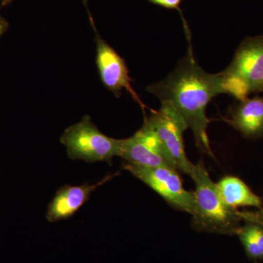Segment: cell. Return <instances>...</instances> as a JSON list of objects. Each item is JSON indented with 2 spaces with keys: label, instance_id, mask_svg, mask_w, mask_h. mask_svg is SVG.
<instances>
[{
  "label": "cell",
  "instance_id": "cell-8",
  "mask_svg": "<svg viewBox=\"0 0 263 263\" xmlns=\"http://www.w3.org/2000/svg\"><path fill=\"white\" fill-rule=\"evenodd\" d=\"M120 157L126 163L146 167L177 169L157 135L146 124L133 136L123 139Z\"/></svg>",
  "mask_w": 263,
  "mask_h": 263
},
{
  "label": "cell",
  "instance_id": "cell-16",
  "mask_svg": "<svg viewBox=\"0 0 263 263\" xmlns=\"http://www.w3.org/2000/svg\"><path fill=\"white\" fill-rule=\"evenodd\" d=\"M12 1L13 0H1L2 5L5 6V5H9L12 3Z\"/></svg>",
  "mask_w": 263,
  "mask_h": 263
},
{
  "label": "cell",
  "instance_id": "cell-12",
  "mask_svg": "<svg viewBox=\"0 0 263 263\" xmlns=\"http://www.w3.org/2000/svg\"><path fill=\"white\" fill-rule=\"evenodd\" d=\"M245 224L240 227L236 235L247 257L252 260H263V226L252 221H243Z\"/></svg>",
  "mask_w": 263,
  "mask_h": 263
},
{
  "label": "cell",
  "instance_id": "cell-9",
  "mask_svg": "<svg viewBox=\"0 0 263 263\" xmlns=\"http://www.w3.org/2000/svg\"><path fill=\"white\" fill-rule=\"evenodd\" d=\"M113 176L108 175L94 185L85 183L81 186H62L48 205L46 219L49 222H56L72 217L89 200L91 194Z\"/></svg>",
  "mask_w": 263,
  "mask_h": 263
},
{
  "label": "cell",
  "instance_id": "cell-6",
  "mask_svg": "<svg viewBox=\"0 0 263 263\" xmlns=\"http://www.w3.org/2000/svg\"><path fill=\"white\" fill-rule=\"evenodd\" d=\"M124 169L160 195L171 206L192 215L195 194L183 186L176 170L168 167H146L125 163Z\"/></svg>",
  "mask_w": 263,
  "mask_h": 263
},
{
  "label": "cell",
  "instance_id": "cell-14",
  "mask_svg": "<svg viewBox=\"0 0 263 263\" xmlns=\"http://www.w3.org/2000/svg\"><path fill=\"white\" fill-rule=\"evenodd\" d=\"M238 214L243 221H252L259 223L263 226V207L253 212H240Z\"/></svg>",
  "mask_w": 263,
  "mask_h": 263
},
{
  "label": "cell",
  "instance_id": "cell-15",
  "mask_svg": "<svg viewBox=\"0 0 263 263\" xmlns=\"http://www.w3.org/2000/svg\"><path fill=\"white\" fill-rule=\"evenodd\" d=\"M8 26H9V24L7 22L6 19H5L0 15V37L6 32L7 29L8 28Z\"/></svg>",
  "mask_w": 263,
  "mask_h": 263
},
{
  "label": "cell",
  "instance_id": "cell-13",
  "mask_svg": "<svg viewBox=\"0 0 263 263\" xmlns=\"http://www.w3.org/2000/svg\"><path fill=\"white\" fill-rule=\"evenodd\" d=\"M148 1L152 4L159 5V6L162 7V8H167V9L177 10L180 14L181 15V17H182L184 28L188 27L186 21L183 18L182 12L180 9V5H181L182 0H148Z\"/></svg>",
  "mask_w": 263,
  "mask_h": 263
},
{
  "label": "cell",
  "instance_id": "cell-5",
  "mask_svg": "<svg viewBox=\"0 0 263 263\" xmlns=\"http://www.w3.org/2000/svg\"><path fill=\"white\" fill-rule=\"evenodd\" d=\"M144 124L158 137L177 171L191 177L195 164L185 152L183 133L188 127L180 114L170 105L162 104L160 110H152L150 117L145 119Z\"/></svg>",
  "mask_w": 263,
  "mask_h": 263
},
{
  "label": "cell",
  "instance_id": "cell-10",
  "mask_svg": "<svg viewBox=\"0 0 263 263\" xmlns=\"http://www.w3.org/2000/svg\"><path fill=\"white\" fill-rule=\"evenodd\" d=\"M228 122L246 138H257L263 135V97L240 101L232 111Z\"/></svg>",
  "mask_w": 263,
  "mask_h": 263
},
{
  "label": "cell",
  "instance_id": "cell-4",
  "mask_svg": "<svg viewBox=\"0 0 263 263\" xmlns=\"http://www.w3.org/2000/svg\"><path fill=\"white\" fill-rule=\"evenodd\" d=\"M60 141L72 160L110 164L114 157H120L123 144V140L114 139L100 132L89 116L66 129Z\"/></svg>",
  "mask_w": 263,
  "mask_h": 263
},
{
  "label": "cell",
  "instance_id": "cell-1",
  "mask_svg": "<svg viewBox=\"0 0 263 263\" xmlns=\"http://www.w3.org/2000/svg\"><path fill=\"white\" fill-rule=\"evenodd\" d=\"M186 34L190 42L187 54L172 73L163 81L147 86L146 90L160 99L161 103L176 110L193 132L197 148L214 157L208 136L210 121L206 108L213 98L224 94L221 77L219 73L205 72L197 63L190 43V31Z\"/></svg>",
  "mask_w": 263,
  "mask_h": 263
},
{
  "label": "cell",
  "instance_id": "cell-7",
  "mask_svg": "<svg viewBox=\"0 0 263 263\" xmlns=\"http://www.w3.org/2000/svg\"><path fill=\"white\" fill-rule=\"evenodd\" d=\"M94 29L96 32V64L102 83L118 98L120 97L123 90L125 89L144 111L147 106L132 87L133 81L129 77V70L124 59L100 37L95 27Z\"/></svg>",
  "mask_w": 263,
  "mask_h": 263
},
{
  "label": "cell",
  "instance_id": "cell-2",
  "mask_svg": "<svg viewBox=\"0 0 263 263\" xmlns=\"http://www.w3.org/2000/svg\"><path fill=\"white\" fill-rule=\"evenodd\" d=\"M195 183V207L192 226L198 232L236 235L243 221L238 210L227 205L206 169L201 162L195 164L191 176Z\"/></svg>",
  "mask_w": 263,
  "mask_h": 263
},
{
  "label": "cell",
  "instance_id": "cell-11",
  "mask_svg": "<svg viewBox=\"0 0 263 263\" xmlns=\"http://www.w3.org/2000/svg\"><path fill=\"white\" fill-rule=\"evenodd\" d=\"M218 191L227 205L238 210V208L249 207L260 209L262 199L239 178L227 176L216 183Z\"/></svg>",
  "mask_w": 263,
  "mask_h": 263
},
{
  "label": "cell",
  "instance_id": "cell-3",
  "mask_svg": "<svg viewBox=\"0 0 263 263\" xmlns=\"http://www.w3.org/2000/svg\"><path fill=\"white\" fill-rule=\"evenodd\" d=\"M219 75L224 94L239 101L252 93L263 92V34L245 39Z\"/></svg>",
  "mask_w": 263,
  "mask_h": 263
}]
</instances>
